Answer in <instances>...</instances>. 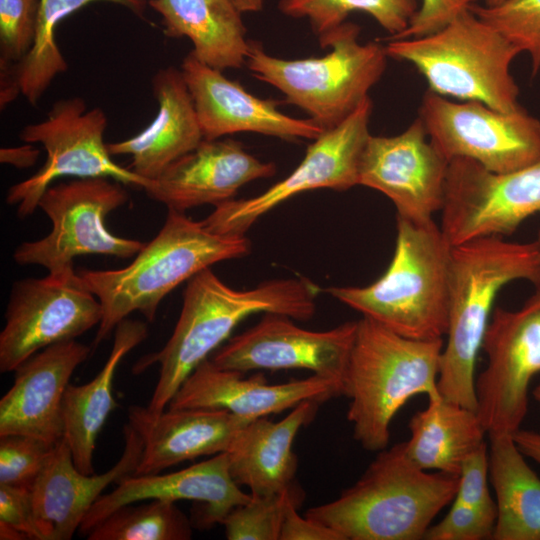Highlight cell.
Returning a JSON list of instances; mask_svg holds the SVG:
<instances>
[{"instance_id":"681fc988","label":"cell","mask_w":540,"mask_h":540,"mask_svg":"<svg viewBox=\"0 0 540 540\" xmlns=\"http://www.w3.org/2000/svg\"><path fill=\"white\" fill-rule=\"evenodd\" d=\"M535 242H536V244H537L538 251H539V256H540V230L538 231L537 239H536Z\"/></svg>"},{"instance_id":"ab89813d","label":"cell","mask_w":540,"mask_h":540,"mask_svg":"<svg viewBox=\"0 0 540 540\" xmlns=\"http://www.w3.org/2000/svg\"><path fill=\"white\" fill-rule=\"evenodd\" d=\"M476 1L478 0H421V5L408 27L399 35L387 39L418 38L433 34L443 29Z\"/></svg>"},{"instance_id":"8992f818","label":"cell","mask_w":540,"mask_h":540,"mask_svg":"<svg viewBox=\"0 0 540 540\" xmlns=\"http://www.w3.org/2000/svg\"><path fill=\"white\" fill-rule=\"evenodd\" d=\"M443 339L419 340L395 333L367 317L357 329L344 378L347 419L354 439L368 451L387 448L395 414L413 396H440Z\"/></svg>"},{"instance_id":"4316f807","label":"cell","mask_w":540,"mask_h":540,"mask_svg":"<svg viewBox=\"0 0 540 540\" xmlns=\"http://www.w3.org/2000/svg\"><path fill=\"white\" fill-rule=\"evenodd\" d=\"M162 17L164 33L188 38L191 53L218 69H238L246 64L250 41L241 12L233 0H149Z\"/></svg>"},{"instance_id":"cb8c5ba5","label":"cell","mask_w":540,"mask_h":540,"mask_svg":"<svg viewBox=\"0 0 540 540\" xmlns=\"http://www.w3.org/2000/svg\"><path fill=\"white\" fill-rule=\"evenodd\" d=\"M128 419L143 441L133 475L160 473L187 460L224 453L239 430L254 420L208 408H168L150 417L141 406L129 407Z\"/></svg>"},{"instance_id":"f1b7e54d","label":"cell","mask_w":540,"mask_h":540,"mask_svg":"<svg viewBox=\"0 0 540 540\" xmlns=\"http://www.w3.org/2000/svg\"><path fill=\"white\" fill-rule=\"evenodd\" d=\"M411 437L405 443L408 458L419 468L459 475L463 460L484 442L486 433L476 411L443 398L409 421Z\"/></svg>"},{"instance_id":"484cf974","label":"cell","mask_w":540,"mask_h":540,"mask_svg":"<svg viewBox=\"0 0 540 540\" xmlns=\"http://www.w3.org/2000/svg\"><path fill=\"white\" fill-rule=\"evenodd\" d=\"M320 403L306 400L277 422L260 417L240 429L225 452L232 479L256 496L294 488L297 457L293 442L299 430L314 419Z\"/></svg>"},{"instance_id":"1f68e13d","label":"cell","mask_w":540,"mask_h":540,"mask_svg":"<svg viewBox=\"0 0 540 540\" xmlns=\"http://www.w3.org/2000/svg\"><path fill=\"white\" fill-rule=\"evenodd\" d=\"M86 536L89 540H188L192 528L175 502L150 499L118 507Z\"/></svg>"},{"instance_id":"74e56055","label":"cell","mask_w":540,"mask_h":540,"mask_svg":"<svg viewBox=\"0 0 540 540\" xmlns=\"http://www.w3.org/2000/svg\"><path fill=\"white\" fill-rule=\"evenodd\" d=\"M496 512L453 501L444 518L426 531L428 540H483L492 538Z\"/></svg>"},{"instance_id":"f546056e","label":"cell","mask_w":540,"mask_h":540,"mask_svg":"<svg viewBox=\"0 0 540 540\" xmlns=\"http://www.w3.org/2000/svg\"><path fill=\"white\" fill-rule=\"evenodd\" d=\"M489 437V474L497 508L492 539L540 540V478L511 434Z\"/></svg>"},{"instance_id":"bcb514c9","label":"cell","mask_w":540,"mask_h":540,"mask_svg":"<svg viewBox=\"0 0 540 540\" xmlns=\"http://www.w3.org/2000/svg\"><path fill=\"white\" fill-rule=\"evenodd\" d=\"M241 13L259 12L263 8L264 0H233Z\"/></svg>"},{"instance_id":"8fae6325","label":"cell","mask_w":540,"mask_h":540,"mask_svg":"<svg viewBox=\"0 0 540 540\" xmlns=\"http://www.w3.org/2000/svg\"><path fill=\"white\" fill-rule=\"evenodd\" d=\"M419 118L449 161L466 158L503 173L540 160V120L523 108L503 112L478 101L453 102L427 90Z\"/></svg>"},{"instance_id":"c3c4849f","label":"cell","mask_w":540,"mask_h":540,"mask_svg":"<svg viewBox=\"0 0 540 540\" xmlns=\"http://www.w3.org/2000/svg\"><path fill=\"white\" fill-rule=\"evenodd\" d=\"M532 394H533V397L535 398V400L540 404V383L535 387ZM539 433H540V431H539Z\"/></svg>"},{"instance_id":"4fadbf2b","label":"cell","mask_w":540,"mask_h":540,"mask_svg":"<svg viewBox=\"0 0 540 540\" xmlns=\"http://www.w3.org/2000/svg\"><path fill=\"white\" fill-rule=\"evenodd\" d=\"M514 311L493 309L482 349L487 366L475 380L477 414L486 433L511 434L528 410V388L540 372V284Z\"/></svg>"},{"instance_id":"52a82bcc","label":"cell","mask_w":540,"mask_h":540,"mask_svg":"<svg viewBox=\"0 0 540 540\" xmlns=\"http://www.w3.org/2000/svg\"><path fill=\"white\" fill-rule=\"evenodd\" d=\"M359 33L358 25L346 21L318 37L322 48L331 49L325 56L293 60L271 56L260 43L250 41L246 65L325 131L369 97L386 69L385 45L361 43Z\"/></svg>"},{"instance_id":"d4e9b609","label":"cell","mask_w":540,"mask_h":540,"mask_svg":"<svg viewBox=\"0 0 540 540\" xmlns=\"http://www.w3.org/2000/svg\"><path fill=\"white\" fill-rule=\"evenodd\" d=\"M158 111L152 122L128 139L107 144L111 156L130 155L128 168L147 181L194 150L204 136L180 69H159L152 79Z\"/></svg>"},{"instance_id":"7bdbcfd3","label":"cell","mask_w":540,"mask_h":540,"mask_svg":"<svg viewBox=\"0 0 540 540\" xmlns=\"http://www.w3.org/2000/svg\"><path fill=\"white\" fill-rule=\"evenodd\" d=\"M39 154L40 151L37 148L27 143L18 147L1 148L0 161L17 168H28L36 163Z\"/></svg>"},{"instance_id":"9a60e30c","label":"cell","mask_w":540,"mask_h":540,"mask_svg":"<svg viewBox=\"0 0 540 540\" xmlns=\"http://www.w3.org/2000/svg\"><path fill=\"white\" fill-rule=\"evenodd\" d=\"M441 211L440 228L452 247L511 235L540 213V160L503 173L466 158L450 160Z\"/></svg>"},{"instance_id":"5bb4252c","label":"cell","mask_w":540,"mask_h":540,"mask_svg":"<svg viewBox=\"0 0 540 540\" xmlns=\"http://www.w3.org/2000/svg\"><path fill=\"white\" fill-rule=\"evenodd\" d=\"M102 316L99 299L74 268L16 281L0 333V371H15L38 351L75 340Z\"/></svg>"},{"instance_id":"ac0fdd59","label":"cell","mask_w":540,"mask_h":540,"mask_svg":"<svg viewBox=\"0 0 540 540\" xmlns=\"http://www.w3.org/2000/svg\"><path fill=\"white\" fill-rule=\"evenodd\" d=\"M206 140L253 132L284 140L317 139L324 129L313 120L282 113L277 102L258 98L221 70L200 62L191 52L180 68Z\"/></svg>"},{"instance_id":"4dcf8cb0","label":"cell","mask_w":540,"mask_h":540,"mask_svg":"<svg viewBox=\"0 0 540 540\" xmlns=\"http://www.w3.org/2000/svg\"><path fill=\"white\" fill-rule=\"evenodd\" d=\"M95 1L113 2L127 7L138 15L143 13L148 3L146 0H39L34 44L28 54L14 64L21 94L31 105H37L54 78L68 69V64L55 40L58 23L81 7Z\"/></svg>"},{"instance_id":"836d02e7","label":"cell","mask_w":540,"mask_h":540,"mask_svg":"<svg viewBox=\"0 0 540 540\" xmlns=\"http://www.w3.org/2000/svg\"><path fill=\"white\" fill-rule=\"evenodd\" d=\"M470 9L521 53H527L532 74H537L540 70V0H505L493 7L473 4Z\"/></svg>"},{"instance_id":"603a6c76","label":"cell","mask_w":540,"mask_h":540,"mask_svg":"<svg viewBox=\"0 0 540 540\" xmlns=\"http://www.w3.org/2000/svg\"><path fill=\"white\" fill-rule=\"evenodd\" d=\"M110 493L101 495L84 517L79 531L87 535L92 528L120 506L150 499L203 503L200 524L209 527L221 523L235 507L249 502L247 494L232 479L226 453L177 472L129 475Z\"/></svg>"},{"instance_id":"3957f363","label":"cell","mask_w":540,"mask_h":540,"mask_svg":"<svg viewBox=\"0 0 540 540\" xmlns=\"http://www.w3.org/2000/svg\"><path fill=\"white\" fill-rule=\"evenodd\" d=\"M458 483L459 475L416 466L401 442L379 451L355 484L305 516L342 540H419L454 500Z\"/></svg>"},{"instance_id":"ba28073f","label":"cell","mask_w":540,"mask_h":540,"mask_svg":"<svg viewBox=\"0 0 540 540\" xmlns=\"http://www.w3.org/2000/svg\"><path fill=\"white\" fill-rule=\"evenodd\" d=\"M385 48L388 57L412 64L436 94L503 112L522 108L510 71L520 50L470 7L433 34L391 39Z\"/></svg>"},{"instance_id":"e575fe53","label":"cell","mask_w":540,"mask_h":540,"mask_svg":"<svg viewBox=\"0 0 540 540\" xmlns=\"http://www.w3.org/2000/svg\"><path fill=\"white\" fill-rule=\"evenodd\" d=\"M296 487L272 495H252L249 502L232 509L222 520L228 540H279L288 503L302 500Z\"/></svg>"},{"instance_id":"ffe728a7","label":"cell","mask_w":540,"mask_h":540,"mask_svg":"<svg viewBox=\"0 0 540 540\" xmlns=\"http://www.w3.org/2000/svg\"><path fill=\"white\" fill-rule=\"evenodd\" d=\"M224 369L210 358L200 363L183 381L168 408L225 409L238 416L257 419L294 408L306 400L323 402L343 395V384L312 374L280 384H269L261 374Z\"/></svg>"},{"instance_id":"7c38bea8","label":"cell","mask_w":540,"mask_h":540,"mask_svg":"<svg viewBox=\"0 0 540 540\" xmlns=\"http://www.w3.org/2000/svg\"><path fill=\"white\" fill-rule=\"evenodd\" d=\"M372 101L367 97L345 120L313 140L301 163L283 180L250 198L215 206L203 225L221 235L244 236L263 215L288 199L315 189L345 191L359 185V165L370 137Z\"/></svg>"},{"instance_id":"60d3db41","label":"cell","mask_w":540,"mask_h":540,"mask_svg":"<svg viewBox=\"0 0 540 540\" xmlns=\"http://www.w3.org/2000/svg\"><path fill=\"white\" fill-rule=\"evenodd\" d=\"M0 521L23 532L29 539L41 540L31 488L0 484Z\"/></svg>"},{"instance_id":"7a4b0ae2","label":"cell","mask_w":540,"mask_h":540,"mask_svg":"<svg viewBox=\"0 0 540 540\" xmlns=\"http://www.w3.org/2000/svg\"><path fill=\"white\" fill-rule=\"evenodd\" d=\"M515 280L540 284L535 241L518 243L488 236L452 247L447 344L441 353L437 383L443 398L477 412L476 359L495 298Z\"/></svg>"},{"instance_id":"5b68a950","label":"cell","mask_w":540,"mask_h":540,"mask_svg":"<svg viewBox=\"0 0 540 540\" xmlns=\"http://www.w3.org/2000/svg\"><path fill=\"white\" fill-rule=\"evenodd\" d=\"M451 249L433 220L397 216L395 250L385 273L367 286L324 291L399 335L440 339L447 332Z\"/></svg>"},{"instance_id":"277c9868","label":"cell","mask_w":540,"mask_h":540,"mask_svg":"<svg viewBox=\"0 0 540 540\" xmlns=\"http://www.w3.org/2000/svg\"><path fill=\"white\" fill-rule=\"evenodd\" d=\"M250 250L251 242L245 235L217 234L202 221L168 209L159 233L131 264L117 270L77 271L103 310L94 345L135 311L153 321L163 298L179 284L218 262L243 257Z\"/></svg>"},{"instance_id":"f6af8a7d","label":"cell","mask_w":540,"mask_h":540,"mask_svg":"<svg viewBox=\"0 0 540 540\" xmlns=\"http://www.w3.org/2000/svg\"><path fill=\"white\" fill-rule=\"evenodd\" d=\"M0 539L1 540H24L29 539L26 534L9 525L6 522L0 521Z\"/></svg>"},{"instance_id":"7dc6e473","label":"cell","mask_w":540,"mask_h":540,"mask_svg":"<svg viewBox=\"0 0 540 540\" xmlns=\"http://www.w3.org/2000/svg\"><path fill=\"white\" fill-rule=\"evenodd\" d=\"M483 1H484V6L493 7V6H497L501 4L505 0H483Z\"/></svg>"},{"instance_id":"6da1fadb","label":"cell","mask_w":540,"mask_h":540,"mask_svg":"<svg viewBox=\"0 0 540 540\" xmlns=\"http://www.w3.org/2000/svg\"><path fill=\"white\" fill-rule=\"evenodd\" d=\"M319 287L305 278L267 280L254 288L236 290L206 268L188 280L174 331L158 352L145 355L134 373L159 365V378L146 412L157 417L172 397L209 355L226 341L233 329L256 313H276L307 321L316 311Z\"/></svg>"},{"instance_id":"b9f144b4","label":"cell","mask_w":540,"mask_h":540,"mask_svg":"<svg viewBox=\"0 0 540 540\" xmlns=\"http://www.w3.org/2000/svg\"><path fill=\"white\" fill-rule=\"evenodd\" d=\"M299 499H292L285 511L279 540H342L332 529L308 517H301L297 507Z\"/></svg>"},{"instance_id":"ee69618b","label":"cell","mask_w":540,"mask_h":540,"mask_svg":"<svg viewBox=\"0 0 540 540\" xmlns=\"http://www.w3.org/2000/svg\"><path fill=\"white\" fill-rule=\"evenodd\" d=\"M512 436L524 456L540 464V433L518 429Z\"/></svg>"},{"instance_id":"44dd1931","label":"cell","mask_w":540,"mask_h":540,"mask_svg":"<svg viewBox=\"0 0 540 540\" xmlns=\"http://www.w3.org/2000/svg\"><path fill=\"white\" fill-rule=\"evenodd\" d=\"M276 165L248 153L233 139H204L194 150L168 165L143 188L168 209H187L234 199L245 184L272 177Z\"/></svg>"},{"instance_id":"7402d4cb","label":"cell","mask_w":540,"mask_h":540,"mask_svg":"<svg viewBox=\"0 0 540 540\" xmlns=\"http://www.w3.org/2000/svg\"><path fill=\"white\" fill-rule=\"evenodd\" d=\"M90 347L69 340L50 345L24 361L0 400V436L19 434L55 444L64 436L62 401L69 380Z\"/></svg>"},{"instance_id":"83f0119b","label":"cell","mask_w":540,"mask_h":540,"mask_svg":"<svg viewBox=\"0 0 540 540\" xmlns=\"http://www.w3.org/2000/svg\"><path fill=\"white\" fill-rule=\"evenodd\" d=\"M148 335L143 322L124 319L115 328L110 355L101 371L88 383L69 384L62 401L64 438L76 468L94 474L96 440L106 419L117 406L112 395L115 371L121 359Z\"/></svg>"},{"instance_id":"8d00e7d4","label":"cell","mask_w":540,"mask_h":540,"mask_svg":"<svg viewBox=\"0 0 540 540\" xmlns=\"http://www.w3.org/2000/svg\"><path fill=\"white\" fill-rule=\"evenodd\" d=\"M39 0H0V61L20 62L31 50Z\"/></svg>"},{"instance_id":"d590c367","label":"cell","mask_w":540,"mask_h":540,"mask_svg":"<svg viewBox=\"0 0 540 540\" xmlns=\"http://www.w3.org/2000/svg\"><path fill=\"white\" fill-rule=\"evenodd\" d=\"M54 444L26 435L0 436V484L31 488Z\"/></svg>"},{"instance_id":"30bf717a","label":"cell","mask_w":540,"mask_h":540,"mask_svg":"<svg viewBox=\"0 0 540 540\" xmlns=\"http://www.w3.org/2000/svg\"><path fill=\"white\" fill-rule=\"evenodd\" d=\"M107 124L101 108L87 110L84 99L71 97L56 101L45 120L20 131L22 141L39 143L47 153L34 175L8 190L6 201L17 205L20 218L33 214L43 193L59 177H106L142 189L147 185V180L112 160L104 142Z\"/></svg>"},{"instance_id":"d6986e66","label":"cell","mask_w":540,"mask_h":540,"mask_svg":"<svg viewBox=\"0 0 540 540\" xmlns=\"http://www.w3.org/2000/svg\"><path fill=\"white\" fill-rule=\"evenodd\" d=\"M120 459L102 474H84L73 461L64 436L54 444L49 458L31 487L34 514L41 540H70L102 491L133 475L143 450L138 432L127 423Z\"/></svg>"},{"instance_id":"9c48e42d","label":"cell","mask_w":540,"mask_h":540,"mask_svg":"<svg viewBox=\"0 0 540 540\" xmlns=\"http://www.w3.org/2000/svg\"><path fill=\"white\" fill-rule=\"evenodd\" d=\"M123 185L111 178L89 177L49 186L38 207L51 220L52 229L42 239L20 244L13 254L15 262L57 273L74 268V258L81 255H137L145 243L116 236L105 226L106 216L129 199Z\"/></svg>"},{"instance_id":"f35d334b","label":"cell","mask_w":540,"mask_h":540,"mask_svg":"<svg viewBox=\"0 0 540 540\" xmlns=\"http://www.w3.org/2000/svg\"><path fill=\"white\" fill-rule=\"evenodd\" d=\"M488 473L489 453L486 443H483L463 460L453 501L497 513L488 488Z\"/></svg>"},{"instance_id":"d6a6232c","label":"cell","mask_w":540,"mask_h":540,"mask_svg":"<svg viewBox=\"0 0 540 540\" xmlns=\"http://www.w3.org/2000/svg\"><path fill=\"white\" fill-rule=\"evenodd\" d=\"M279 10L293 18H307L319 37L346 22L352 12L369 14L394 37L417 12V0H280Z\"/></svg>"},{"instance_id":"e0dca14e","label":"cell","mask_w":540,"mask_h":540,"mask_svg":"<svg viewBox=\"0 0 540 540\" xmlns=\"http://www.w3.org/2000/svg\"><path fill=\"white\" fill-rule=\"evenodd\" d=\"M449 162L418 117L398 135H370L360 160L359 185L388 197L397 216L430 222L444 204Z\"/></svg>"},{"instance_id":"2e32d148","label":"cell","mask_w":540,"mask_h":540,"mask_svg":"<svg viewBox=\"0 0 540 540\" xmlns=\"http://www.w3.org/2000/svg\"><path fill=\"white\" fill-rule=\"evenodd\" d=\"M292 320L286 315L265 313L253 327L228 339L210 360L218 367L243 373L305 369L338 380L344 387L357 321L312 331Z\"/></svg>"}]
</instances>
